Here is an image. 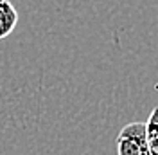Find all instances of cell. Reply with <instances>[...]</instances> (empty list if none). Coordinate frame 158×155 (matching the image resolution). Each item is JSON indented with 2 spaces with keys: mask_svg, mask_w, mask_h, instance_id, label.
I'll use <instances>...</instances> for the list:
<instances>
[{
  "mask_svg": "<svg viewBox=\"0 0 158 155\" xmlns=\"http://www.w3.org/2000/svg\"><path fill=\"white\" fill-rule=\"evenodd\" d=\"M0 2H7V0H0Z\"/></svg>",
  "mask_w": 158,
  "mask_h": 155,
  "instance_id": "4",
  "label": "cell"
},
{
  "mask_svg": "<svg viewBox=\"0 0 158 155\" xmlns=\"http://www.w3.org/2000/svg\"><path fill=\"white\" fill-rule=\"evenodd\" d=\"M146 139L151 155H158V107H155L146 121Z\"/></svg>",
  "mask_w": 158,
  "mask_h": 155,
  "instance_id": "3",
  "label": "cell"
},
{
  "mask_svg": "<svg viewBox=\"0 0 158 155\" xmlns=\"http://www.w3.org/2000/svg\"><path fill=\"white\" fill-rule=\"evenodd\" d=\"M117 155H151L146 139V123L133 121L118 132L115 139Z\"/></svg>",
  "mask_w": 158,
  "mask_h": 155,
  "instance_id": "1",
  "label": "cell"
},
{
  "mask_svg": "<svg viewBox=\"0 0 158 155\" xmlns=\"http://www.w3.org/2000/svg\"><path fill=\"white\" fill-rule=\"evenodd\" d=\"M18 24V13L15 9V6L7 2H0V40H4L6 36H9L15 31Z\"/></svg>",
  "mask_w": 158,
  "mask_h": 155,
  "instance_id": "2",
  "label": "cell"
}]
</instances>
